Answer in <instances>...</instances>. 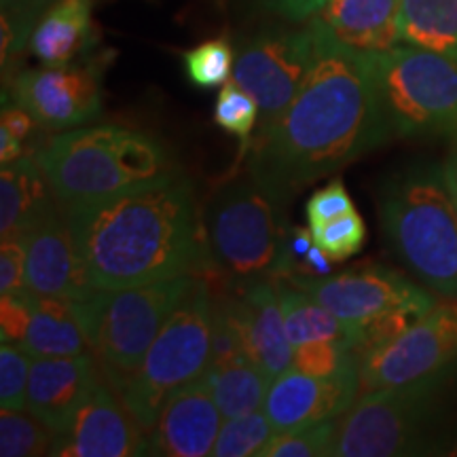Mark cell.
<instances>
[{"label": "cell", "mask_w": 457, "mask_h": 457, "mask_svg": "<svg viewBox=\"0 0 457 457\" xmlns=\"http://www.w3.org/2000/svg\"><path fill=\"white\" fill-rule=\"evenodd\" d=\"M32 356L17 343L3 341L0 345V407L24 411Z\"/></svg>", "instance_id": "obj_35"}, {"label": "cell", "mask_w": 457, "mask_h": 457, "mask_svg": "<svg viewBox=\"0 0 457 457\" xmlns=\"http://www.w3.org/2000/svg\"><path fill=\"white\" fill-rule=\"evenodd\" d=\"M205 379L212 387L214 400L225 420L250 415L265 404L270 392V377L245 353L236 360H228L219 367L205 370Z\"/></svg>", "instance_id": "obj_25"}, {"label": "cell", "mask_w": 457, "mask_h": 457, "mask_svg": "<svg viewBox=\"0 0 457 457\" xmlns=\"http://www.w3.org/2000/svg\"><path fill=\"white\" fill-rule=\"evenodd\" d=\"M228 296L242 330L245 352L273 381L293 367L295 352L286 335L278 282L253 284Z\"/></svg>", "instance_id": "obj_19"}, {"label": "cell", "mask_w": 457, "mask_h": 457, "mask_svg": "<svg viewBox=\"0 0 457 457\" xmlns=\"http://www.w3.org/2000/svg\"><path fill=\"white\" fill-rule=\"evenodd\" d=\"M11 98L34 117L38 128L68 131L102 117V66L96 60L21 71Z\"/></svg>", "instance_id": "obj_13"}, {"label": "cell", "mask_w": 457, "mask_h": 457, "mask_svg": "<svg viewBox=\"0 0 457 457\" xmlns=\"http://www.w3.org/2000/svg\"><path fill=\"white\" fill-rule=\"evenodd\" d=\"M26 299L30 303V324L21 347L32 358H57L85 353L89 347L81 324L74 316L71 301L38 296L26 290Z\"/></svg>", "instance_id": "obj_23"}, {"label": "cell", "mask_w": 457, "mask_h": 457, "mask_svg": "<svg viewBox=\"0 0 457 457\" xmlns=\"http://www.w3.org/2000/svg\"><path fill=\"white\" fill-rule=\"evenodd\" d=\"M400 37L457 62V0H403Z\"/></svg>", "instance_id": "obj_26"}, {"label": "cell", "mask_w": 457, "mask_h": 457, "mask_svg": "<svg viewBox=\"0 0 457 457\" xmlns=\"http://www.w3.org/2000/svg\"><path fill=\"white\" fill-rule=\"evenodd\" d=\"M367 55L392 136L457 145L455 60L407 43Z\"/></svg>", "instance_id": "obj_8"}, {"label": "cell", "mask_w": 457, "mask_h": 457, "mask_svg": "<svg viewBox=\"0 0 457 457\" xmlns=\"http://www.w3.org/2000/svg\"><path fill=\"white\" fill-rule=\"evenodd\" d=\"M353 210L356 208H353V202L345 185L341 180H333L327 187L318 188L310 197V202L305 205V216L310 227H320L324 222L350 214Z\"/></svg>", "instance_id": "obj_36"}, {"label": "cell", "mask_w": 457, "mask_h": 457, "mask_svg": "<svg viewBox=\"0 0 457 457\" xmlns=\"http://www.w3.org/2000/svg\"><path fill=\"white\" fill-rule=\"evenodd\" d=\"M360 369L345 370L333 377H313L290 367L271 381L265 398V413L273 430L339 420L358 400Z\"/></svg>", "instance_id": "obj_16"}, {"label": "cell", "mask_w": 457, "mask_h": 457, "mask_svg": "<svg viewBox=\"0 0 457 457\" xmlns=\"http://www.w3.org/2000/svg\"><path fill=\"white\" fill-rule=\"evenodd\" d=\"M30 313L32 310L26 299V293L17 296H3L0 299V337H3V341L21 345L28 324H30Z\"/></svg>", "instance_id": "obj_38"}, {"label": "cell", "mask_w": 457, "mask_h": 457, "mask_svg": "<svg viewBox=\"0 0 457 457\" xmlns=\"http://www.w3.org/2000/svg\"><path fill=\"white\" fill-rule=\"evenodd\" d=\"M96 290H123L208 270L195 187L179 168L112 195L64 205Z\"/></svg>", "instance_id": "obj_2"}, {"label": "cell", "mask_w": 457, "mask_h": 457, "mask_svg": "<svg viewBox=\"0 0 457 457\" xmlns=\"http://www.w3.org/2000/svg\"><path fill=\"white\" fill-rule=\"evenodd\" d=\"M403 0H327L318 17L337 41L364 51H386L403 43Z\"/></svg>", "instance_id": "obj_20"}, {"label": "cell", "mask_w": 457, "mask_h": 457, "mask_svg": "<svg viewBox=\"0 0 457 457\" xmlns=\"http://www.w3.org/2000/svg\"><path fill=\"white\" fill-rule=\"evenodd\" d=\"M313 21L310 72L286 111L256 131L245 159V170L284 202L392 138L369 55L337 41L318 15Z\"/></svg>", "instance_id": "obj_1"}, {"label": "cell", "mask_w": 457, "mask_h": 457, "mask_svg": "<svg viewBox=\"0 0 457 457\" xmlns=\"http://www.w3.org/2000/svg\"><path fill=\"white\" fill-rule=\"evenodd\" d=\"M457 449V360L409 384L364 392L337 420L330 455H445Z\"/></svg>", "instance_id": "obj_3"}, {"label": "cell", "mask_w": 457, "mask_h": 457, "mask_svg": "<svg viewBox=\"0 0 457 457\" xmlns=\"http://www.w3.org/2000/svg\"><path fill=\"white\" fill-rule=\"evenodd\" d=\"M337 420L318 421V424L290 428L276 432L270 443L261 449L259 457H320L330 455Z\"/></svg>", "instance_id": "obj_31"}, {"label": "cell", "mask_w": 457, "mask_h": 457, "mask_svg": "<svg viewBox=\"0 0 457 457\" xmlns=\"http://www.w3.org/2000/svg\"><path fill=\"white\" fill-rule=\"evenodd\" d=\"M94 45V0H57L34 28L28 49L43 66H64Z\"/></svg>", "instance_id": "obj_21"}, {"label": "cell", "mask_w": 457, "mask_h": 457, "mask_svg": "<svg viewBox=\"0 0 457 457\" xmlns=\"http://www.w3.org/2000/svg\"><path fill=\"white\" fill-rule=\"evenodd\" d=\"M49 455L62 457H128L148 455L146 432L108 381H100L94 392L74 411L72 420L55 434Z\"/></svg>", "instance_id": "obj_15"}, {"label": "cell", "mask_w": 457, "mask_h": 457, "mask_svg": "<svg viewBox=\"0 0 457 457\" xmlns=\"http://www.w3.org/2000/svg\"><path fill=\"white\" fill-rule=\"evenodd\" d=\"M293 350V367L313 377H333L360 369L358 352L343 343H307Z\"/></svg>", "instance_id": "obj_33"}, {"label": "cell", "mask_w": 457, "mask_h": 457, "mask_svg": "<svg viewBox=\"0 0 457 457\" xmlns=\"http://www.w3.org/2000/svg\"><path fill=\"white\" fill-rule=\"evenodd\" d=\"M55 430L32 413L3 409L0 415V455L3 457H34L49 455L55 441Z\"/></svg>", "instance_id": "obj_27"}, {"label": "cell", "mask_w": 457, "mask_h": 457, "mask_svg": "<svg viewBox=\"0 0 457 457\" xmlns=\"http://www.w3.org/2000/svg\"><path fill=\"white\" fill-rule=\"evenodd\" d=\"M208 379L199 377L168 398L155 426L146 432V453L163 457L212 455L222 426Z\"/></svg>", "instance_id": "obj_17"}, {"label": "cell", "mask_w": 457, "mask_h": 457, "mask_svg": "<svg viewBox=\"0 0 457 457\" xmlns=\"http://www.w3.org/2000/svg\"><path fill=\"white\" fill-rule=\"evenodd\" d=\"M24 157V148H21V140H17L13 134L7 129L0 128V163L9 165Z\"/></svg>", "instance_id": "obj_43"}, {"label": "cell", "mask_w": 457, "mask_h": 457, "mask_svg": "<svg viewBox=\"0 0 457 457\" xmlns=\"http://www.w3.org/2000/svg\"><path fill=\"white\" fill-rule=\"evenodd\" d=\"M37 155H24L0 171V236L17 237L34 216L55 202Z\"/></svg>", "instance_id": "obj_22"}, {"label": "cell", "mask_w": 457, "mask_h": 457, "mask_svg": "<svg viewBox=\"0 0 457 457\" xmlns=\"http://www.w3.org/2000/svg\"><path fill=\"white\" fill-rule=\"evenodd\" d=\"M98 360L91 353L34 358L28 379L26 411L62 432L74 411L100 384Z\"/></svg>", "instance_id": "obj_18"}, {"label": "cell", "mask_w": 457, "mask_h": 457, "mask_svg": "<svg viewBox=\"0 0 457 457\" xmlns=\"http://www.w3.org/2000/svg\"><path fill=\"white\" fill-rule=\"evenodd\" d=\"M443 168H445V176H447V182H449L451 193H453V199L457 205V145L453 151H451V155L445 159Z\"/></svg>", "instance_id": "obj_44"}, {"label": "cell", "mask_w": 457, "mask_h": 457, "mask_svg": "<svg viewBox=\"0 0 457 457\" xmlns=\"http://www.w3.org/2000/svg\"><path fill=\"white\" fill-rule=\"evenodd\" d=\"M305 267L310 270L312 278H324V276H333V261L328 259L327 254L322 253V248L320 245H313L310 253L305 254ZM299 273V271H296Z\"/></svg>", "instance_id": "obj_42"}, {"label": "cell", "mask_w": 457, "mask_h": 457, "mask_svg": "<svg viewBox=\"0 0 457 457\" xmlns=\"http://www.w3.org/2000/svg\"><path fill=\"white\" fill-rule=\"evenodd\" d=\"M392 253L432 293L457 301V205L443 163L415 162L377 193Z\"/></svg>", "instance_id": "obj_4"}, {"label": "cell", "mask_w": 457, "mask_h": 457, "mask_svg": "<svg viewBox=\"0 0 457 457\" xmlns=\"http://www.w3.org/2000/svg\"><path fill=\"white\" fill-rule=\"evenodd\" d=\"M286 204L245 170L222 185L204 208L208 270L233 293L278 282L293 271Z\"/></svg>", "instance_id": "obj_5"}, {"label": "cell", "mask_w": 457, "mask_h": 457, "mask_svg": "<svg viewBox=\"0 0 457 457\" xmlns=\"http://www.w3.org/2000/svg\"><path fill=\"white\" fill-rule=\"evenodd\" d=\"M253 3L265 13L288 24H299L316 17L324 9L327 0H253Z\"/></svg>", "instance_id": "obj_39"}, {"label": "cell", "mask_w": 457, "mask_h": 457, "mask_svg": "<svg viewBox=\"0 0 457 457\" xmlns=\"http://www.w3.org/2000/svg\"><path fill=\"white\" fill-rule=\"evenodd\" d=\"M20 242L26 254V290L71 303L89 301L100 290L94 288L71 228L54 202L24 227Z\"/></svg>", "instance_id": "obj_14"}, {"label": "cell", "mask_w": 457, "mask_h": 457, "mask_svg": "<svg viewBox=\"0 0 457 457\" xmlns=\"http://www.w3.org/2000/svg\"><path fill=\"white\" fill-rule=\"evenodd\" d=\"M259 117V104L248 91H244L236 81L222 85L214 104V123L227 134L236 136L242 142V151L253 145V131Z\"/></svg>", "instance_id": "obj_30"}, {"label": "cell", "mask_w": 457, "mask_h": 457, "mask_svg": "<svg viewBox=\"0 0 457 457\" xmlns=\"http://www.w3.org/2000/svg\"><path fill=\"white\" fill-rule=\"evenodd\" d=\"M182 66H185L188 81L199 89L225 85L227 79L233 77V66H236L231 41L227 37H216L185 51Z\"/></svg>", "instance_id": "obj_28"}, {"label": "cell", "mask_w": 457, "mask_h": 457, "mask_svg": "<svg viewBox=\"0 0 457 457\" xmlns=\"http://www.w3.org/2000/svg\"><path fill=\"white\" fill-rule=\"evenodd\" d=\"M284 279L333 312L356 337L358 353L403 333L438 303L432 290L384 265L353 267L324 278L293 271Z\"/></svg>", "instance_id": "obj_9"}, {"label": "cell", "mask_w": 457, "mask_h": 457, "mask_svg": "<svg viewBox=\"0 0 457 457\" xmlns=\"http://www.w3.org/2000/svg\"><path fill=\"white\" fill-rule=\"evenodd\" d=\"M276 434L270 417L261 411H254L250 415L233 417L225 420L220 426L219 438L212 449L214 457H248L259 455L261 449L270 443V438Z\"/></svg>", "instance_id": "obj_29"}, {"label": "cell", "mask_w": 457, "mask_h": 457, "mask_svg": "<svg viewBox=\"0 0 457 457\" xmlns=\"http://www.w3.org/2000/svg\"><path fill=\"white\" fill-rule=\"evenodd\" d=\"M212 322L214 295L204 279L195 278L188 295L148 347L138 373L119 394L145 432L155 426L171 394L210 369Z\"/></svg>", "instance_id": "obj_10"}, {"label": "cell", "mask_w": 457, "mask_h": 457, "mask_svg": "<svg viewBox=\"0 0 457 457\" xmlns=\"http://www.w3.org/2000/svg\"><path fill=\"white\" fill-rule=\"evenodd\" d=\"M278 293L284 310L286 335L293 347L307 345V343H343L352 345L358 352L356 337L333 312L327 310L305 290L295 284L278 279Z\"/></svg>", "instance_id": "obj_24"}, {"label": "cell", "mask_w": 457, "mask_h": 457, "mask_svg": "<svg viewBox=\"0 0 457 457\" xmlns=\"http://www.w3.org/2000/svg\"><path fill=\"white\" fill-rule=\"evenodd\" d=\"M57 0H3V64L28 47L41 17Z\"/></svg>", "instance_id": "obj_32"}, {"label": "cell", "mask_w": 457, "mask_h": 457, "mask_svg": "<svg viewBox=\"0 0 457 457\" xmlns=\"http://www.w3.org/2000/svg\"><path fill=\"white\" fill-rule=\"evenodd\" d=\"M195 276H179L123 290H100L72 303L102 375L121 394L138 373L148 347L188 295Z\"/></svg>", "instance_id": "obj_7"}, {"label": "cell", "mask_w": 457, "mask_h": 457, "mask_svg": "<svg viewBox=\"0 0 457 457\" xmlns=\"http://www.w3.org/2000/svg\"><path fill=\"white\" fill-rule=\"evenodd\" d=\"M34 125H38L34 121V117L28 111H24L21 106H17L15 102L11 106L3 108V123L0 128H4L9 134H13L17 140H28L32 136Z\"/></svg>", "instance_id": "obj_40"}, {"label": "cell", "mask_w": 457, "mask_h": 457, "mask_svg": "<svg viewBox=\"0 0 457 457\" xmlns=\"http://www.w3.org/2000/svg\"><path fill=\"white\" fill-rule=\"evenodd\" d=\"M34 155L62 205L112 195L176 170L155 136L117 123L60 131Z\"/></svg>", "instance_id": "obj_6"}, {"label": "cell", "mask_w": 457, "mask_h": 457, "mask_svg": "<svg viewBox=\"0 0 457 457\" xmlns=\"http://www.w3.org/2000/svg\"><path fill=\"white\" fill-rule=\"evenodd\" d=\"M26 293V254L20 237H3L0 248V296Z\"/></svg>", "instance_id": "obj_37"}, {"label": "cell", "mask_w": 457, "mask_h": 457, "mask_svg": "<svg viewBox=\"0 0 457 457\" xmlns=\"http://www.w3.org/2000/svg\"><path fill=\"white\" fill-rule=\"evenodd\" d=\"M316 21L305 26H267L239 45L233 81L259 104V129L286 111L301 89L316 55Z\"/></svg>", "instance_id": "obj_11"}, {"label": "cell", "mask_w": 457, "mask_h": 457, "mask_svg": "<svg viewBox=\"0 0 457 457\" xmlns=\"http://www.w3.org/2000/svg\"><path fill=\"white\" fill-rule=\"evenodd\" d=\"M312 231L316 245H320L333 262L347 261L350 256L358 254L367 242V225L356 210L320 227H312Z\"/></svg>", "instance_id": "obj_34"}, {"label": "cell", "mask_w": 457, "mask_h": 457, "mask_svg": "<svg viewBox=\"0 0 457 457\" xmlns=\"http://www.w3.org/2000/svg\"><path fill=\"white\" fill-rule=\"evenodd\" d=\"M316 245V239H313L312 227H293L290 228L288 237V248L290 254H293V267L295 259H305V254Z\"/></svg>", "instance_id": "obj_41"}, {"label": "cell", "mask_w": 457, "mask_h": 457, "mask_svg": "<svg viewBox=\"0 0 457 457\" xmlns=\"http://www.w3.org/2000/svg\"><path fill=\"white\" fill-rule=\"evenodd\" d=\"M362 392L409 384L457 360V301L436 303L409 328L360 352Z\"/></svg>", "instance_id": "obj_12"}]
</instances>
